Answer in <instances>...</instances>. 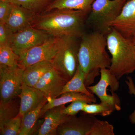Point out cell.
I'll use <instances>...</instances> for the list:
<instances>
[{
    "instance_id": "6da1fadb",
    "label": "cell",
    "mask_w": 135,
    "mask_h": 135,
    "mask_svg": "<svg viewBox=\"0 0 135 135\" xmlns=\"http://www.w3.org/2000/svg\"><path fill=\"white\" fill-rule=\"evenodd\" d=\"M80 40L78 65L86 74L84 83L87 87L94 83L100 69L109 68L111 58L106 50V35L92 30L85 32Z\"/></svg>"
},
{
    "instance_id": "ffe728a7",
    "label": "cell",
    "mask_w": 135,
    "mask_h": 135,
    "mask_svg": "<svg viewBox=\"0 0 135 135\" xmlns=\"http://www.w3.org/2000/svg\"><path fill=\"white\" fill-rule=\"evenodd\" d=\"M47 102V100L45 97L38 106L25 114L22 119L19 135L30 134L38 119L40 118L42 109Z\"/></svg>"
},
{
    "instance_id": "2e32d148",
    "label": "cell",
    "mask_w": 135,
    "mask_h": 135,
    "mask_svg": "<svg viewBox=\"0 0 135 135\" xmlns=\"http://www.w3.org/2000/svg\"><path fill=\"white\" fill-rule=\"evenodd\" d=\"M47 102L42 109L40 118L43 117L46 111L54 107L65 105V104L71 103L77 100L85 101L88 103H96V98H91L85 94L76 92H66L61 95L59 98H48Z\"/></svg>"
},
{
    "instance_id": "f1b7e54d",
    "label": "cell",
    "mask_w": 135,
    "mask_h": 135,
    "mask_svg": "<svg viewBox=\"0 0 135 135\" xmlns=\"http://www.w3.org/2000/svg\"><path fill=\"white\" fill-rule=\"evenodd\" d=\"M127 80L126 81V82L129 90V93L130 95H134L135 96V86L133 82V80L131 77L129 76L127 77ZM129 119L131 123L132 124H135V110L133 113L131 114L129 116Z\"/></svg>"
},
{
    "instance_id": "5b68a950",
    "label": "cell",
    "mask_w": 135,
    "mask_h": 135,
    "mask_svg": "<svg viewBox=\"0 0 135 135\" xmlns=\"http://www.w3.org/2000/svg\"><path fill=\"white\" fill-rule=\"evenodd\" d=\"M73 36H62L59 48L51 63L68 80L73 76L78 65L79 39Z\"/></svg>"
},
{
    "instance_id": "3957f363",
    "label": "cell",
    "mask_w": 135,
    "mask_h": 135,
    "mask_svg": "<svg viewBox=\"0 0 135 135\" xmlns=\"http://www.w3.org/2000/svg\"><path fill=\"white\" fill-rule=\"evenodd\" d=\"M107 47L110 53L111 73L119 80L135 71V48L133 42L114 29L106 35Z\"/></svg>"
},
{
    "instance_id": "603a6c76",
    "label": "cell",
    "mask_w": 135,
    "mask_h": 135,
    "mask_svg": "<svg viewBox=\"0 0 135 135\" xmlns=\"http://www.w3.org/2000/svg\"><path fill=\"white\" fill-rule=\"evenodd\" d=\"M23 118L17 114L0 125L1 135H19Z\"/></svg>"
},
{
    "instance_id": "4dcf8cb0",
    "label": "cell",
    "mask_w": 135,
    "mask_h": 135,
    "mask_svg": "<svg viewBox=\"0 0 135 135\" xmlns=\"http://www.w3.org/2000/svg\"><path fill=\"white\" fill-rule=\"evenodd\" d=\"M127 1H129V0H127Z\"/></svg>"
},
{
    "instance_id": "4fadbf2b",
    "label": "cell",
    "mask_w": 135,
    "mask_h": 135,
    "mask_svg": "<svg viewBox=\"0 0 135 135\" xmlns=\"http://www.w3.org/2000/svg\"><path fill=\"white\" fill-rule=\"evenodd\" d=\"M64 105L54 107L46 111L44 120L37 132L38 135H57L59 126L66 123L71 116L63 113L62 109Z\"/></svg>"
},
{
    "instance_id": "484cf974",
    "label": "cell",
    "mask_w": 135,
    "mask_h": 135,
    "mask_svg": "<svg viewBox=\"0 0 135 135\" xmlns=\"http://www.w3.org/2000/svg\"><path fill=\"white\" fill-rule=\"evenodd\" d=\"M87 103H88L81 100L73 101L67 107L64 106L62 111L63 113L68 116H75L79 112L82 111Z\"/></svg>"
},
{
    "instance_id": "4316f807",
    "label": "cell",
    "mask_w": 135,
    "mask_h": 135,
    "mask_svg": "<svg viewBox=\"0 0 135 135\" xmlns=\"http://www.w3.org/2000/svg\"><path fill=\"white\" fill-rule=\"evenodd\" d=\"M14 34L5 24L0 23V46L8 45L11 46Z\"/></svg>"
},
{
    "instance_id": "44dd1931",
    "label": "cell",
    "mask_w": 135,
    "mask_h": 135,
    "mask_svg": "<svg viewBox=\"0 0 135 135\" xmlns=\"http://www.w3.org/2000/svg\"><path fill=\"white\" fill-rule=\"evenodd\" d=\"M12 4L21 6L36 15L45 11L53 0H7Z\"/></svg>"
},
{
    "instance_id": "30bf717a",
    "label": "cell",
    "mask_w": 135,
    "mask_h": 135,
    "mask_svg": "<svg viewBox=\"0 0 135 135\" xmlns=\"http://www.w3.org/2000/svg\"><path fill=\"white\" fill-rule=\"evenodd\" d=\"M68 80L54 68L43 75L34 88L40 90L46 98H56L61 95Z\"/></svg>"
},
{
    "instance_id": "9a60e30c",
    "label": "cell",
    "mask_w": 135,
    "mask_h": 135,
    "mask_svg": "<svg viewBox=\"0 0 135 135\" xmlns=\"http://www.w3.org/2000/svg\"><path fill=\"white\" fill-rule=\"evenodd\" d=\"M20 104L18 115L23 118L29 111L38 106L45 97L42 92L34 87L29 86L23 83L18 95Z\"/></svg>"
},
{
    "instance_id": "83f0119b",
    "label": "cell",
    "mask_w": 135,
    "mask_h": 135,
    "mask_svg": "<svg viewBox=\"0 0 135 135\" xmlns=\"http://www.w3.org/2000/svg\"><path fill=\"white\" fill-rule=\"evenodd\" d=\"M12 8V3L7 0L0 1V23L5 24L9 18Z\"/></svg>"
},
{
    "instance_id": "f546056e",
    "label": "cell",
    "mask_w": 135,
    "mask_h": 135,
    "mask_svg": "<svg viewBox=\"0 0 135 135\" xmlns=\"http://www.w3.org/2000/svg\"><path fill=\"white\" fill-rule=\"evenodd\" d=\"M132 42H133V44H134V46L135 48V36H134V37L131 40Z\"/></svg>"
},
{
    "instance_id": "d6986e66",
    "label": "cell",
    "mask_w": 135,
    "mask_h": 135,
    "mask_svg": "<svg viewBox=\"0 0 135 135\" xmlns=\"http://www.w3.org/2000/svg\"><path fill=\"white\" fill-rule=\"evenodd\" d=\"M85 77L86 74L78 65L73 76L64 87L61 95L66 92H76L85 94L91 98L95 97L94 94L87 89L85 85Z\"/></svg>"
},
{
    "instance_id": "52a82bcc",
    "label": "cell",
    "mask_w": 135,
    "mask_h": 135,
    "mask_svg": "<svg viewBox=\"0 0 135 135\" xmlns=\"http://www.w3.org/2000/svg\"><path fill=\"white\" fill-rule=\"evenodd\" d=\"M101 78L99 82L94 86H87V89L93 94H95L101 102L110 104L114 106L116 110L121 109L120 102L117 94L119 87V80L111 73L109 68L100 69Z\"/></svg>"
},
{
    "instance_id": "277c9868",
    "label": "cell",
    "mask_w": 135,
    "mask_h": 135,
    "mask_svg": "<svg viewBox=\"0 0 135 135\" xmlns=\"http://www.w3.org/2000/svg\"><path fill=\"white\" fill-rule=\"evenodd\" d=\"M127 0H95L86 20V25L92 30L107 34L111 22L120 14Z\"/></svg>"
},
{
    "instance_id": "8fae6325",
    "label": "cell",
    "mask_w": 135,
    "mask_h": 135,
    "mask_svg": "<svg viewBox=\"0 0 135 135\" xmlns=\"http://www.w3.org/2000/svg\"><path fill=\"white\" fill-rule=\"evenodd\" d=\"M110 26L124 37L132 40L135 36V0L127 1L120 15Z\"/></svg>"
},
{
    "instance_id": "ac0fdd59",
    "label": "cell",
    "mask_w": 135,
    "mask_h": 135,
    "mask_svg": "<svg viewBox=\"0 0 135 135\" xmlns=\"http://www.w3.org/2000/svg\"><path fill=\"white\" fill-rule=\"evenodd\" d=\"M95 0H53L43 12L56 9L76 10L89 13Z\"/></svg>"
},
{
    "instance_id": "ba28073f",
    "label": "cell",
    "mask_w": 135,
    "mask_h": 135,
    "mask_svg": "<svg viewBox=\"0 0 135 135\" xmlns=\"http://www.w3.org/2000/svg\"><path fill=\"white\" fill-rule=\"evenodd\" d=\"M61 38L52 36L42 44L21 53L19 55L18 65L25 69L39 62H51L58 50Z\"/></svg>"
},
{
    "instance_id": "d4e9b609",
    "label": "cell",
    "mask_w": 135,
    "mask_h": 135,
    "mask_svg": "<svg viewBox=\"0 0 135 135\" xmlns=\"http://www.w3.org/2000/svg\"><path fill=\"white\" fill-rule=\"evenodd\" d=\"M114 127L106 121L96 119L89 135H114Z\"/></svg>"
},
{
    "instance_id": "7a4b0ae2",
    "label": "cell",
    "mask_w": 135,
    "mask_h": 135,
    "mask_svg": "<svg viewBox=\"0 0 135 135\" xmlns=\"http://www.w3.org/2000/svg\"><path fill=\"white\" fill-rule=\"evenodd\" d=\"M89 13L76 10L56 9L36 15L32 26L53 37L73 36L80 38Z\"/></svg>"
},
{
    "instance_id": "e0dca14e",
    "label": "cell",
    "mask_w": 135,
    "mask_h": 135,
    "mask_svg": "<svg viewBox=\"0 0 135 135\" xmlns=\"http://www.w3.org/2000/svg\"><path fill=\"white\" fill-rule=\"evenodd\" d=\"M53 68L49 61L39 62L29 66L24 70L23 83L34 87L43 75Z\"/></svg>"
},
{
    "instance_id": "cb8c5ba5",
    "label": "cell",
    "mask_w": 135,
    "mask_h": 135,
    "mask_svg": "<svg viewBox=\"0 0 135 135\" xmlns=\"http://www.w3.org/2000/svg\"><path fill=\"white\" fill-rule=\"evenodd\" d=\"M19 58L9 45L0 46V65L10 67L18 65Z\"/></svg>"
},
{
    "instance_id": "7402d4cb",
    "label": "cell",
    "mask_w": 135,
    "mask_h": 135,
    "mask_svg": "<svg viewBox=\"0 0 135 135\" xmlns=\"http://www.w3.org/2000/svg\"><path fill=\"white\" fill-rule=\"evenodd\" d=\"M116 108L110 104L104 102L100 104L87 103L82 111L84 113L90 115H98L106 116L110 115Z\"/></svg>"
},
{
    "instance_id": "5bb4252c",
    "label": "cell",
    "mask_w": 135,
    "mask_h": 135,
    "mask_svg": "<svg viewBox=\"0 0 135 135\" xmlns=\"http://www.w3.org/2000/svg\"><path fill=\"white\" fill-rule=\"evenodd\" d=\"M36 14L16 4H12L11 13L5 24L14 33L32 26Z\"/></svg>"
},
{
    "instance_id": "7c38bea8",
    "label": "cell",
    "mask_w": 135,
    "mask_h": 135,
    "mask_svg": "<svg viewBox=\"0 0 135 135\" xmlns=\"http://www.w3.org/2000/svg\"><path fill=\"white\" fill-rule=\"evenodd\" d=\"M96 118L90 114L79 118L71 116L67 122L59 126L57 135H89Z\"/></svg>"
},
{
    "instance_id": "8992f818",
    "label": "cell",
    "mask_w": 135,
    "mask_h": 135,
    "mask_svg": "<svg viewBox=\"0 0 135 135\" xmlns=\"http://www.w3.org/2000/svg\"><path fill=\"white\" fill-rule=\"evenodd\" d=\"M24 70L19 65H0L1 104L9 103L18 95L23 84Z\"/></svg>"
},
{
    "instance_id": "9c48e42d",
    "label": "cell",
    "mask_w": 135,
    "mask_h": 135,
    "mask_svg": "<svg viewBox=\"0 0 135 135\" xmlns=\"http://www.w3.org/2000/svg\"><path fill=\"white\" fill-rule=\"evenodd\" d=\"M52 36L42 30L29 26L14 33L11 46L17 55L29 50L47 41Z\"/></svg>"
}]
</instances>
